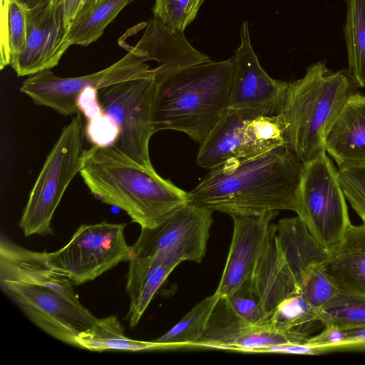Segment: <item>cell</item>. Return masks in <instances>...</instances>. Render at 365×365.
<instances>
[{"label": "cell", "instance_id": "obj_1", "mask_svg": "<svg viewBox=\"0 0 365 365\" xmlns=\"http://www.w3.org/2000/svg\"><path fill=\"white\" fill-rule=\"evenodd\" d=\"M72 282L54 267L46 252L24 248L1 236L0 287L36 327L76 346L96 318L80 302Z\"/></svg>", "mask_w": 365, "mask_h": 365}, {"label": "cell", "instance_id": "obj_2", "mask_svg": "<svg viewBox=\"0 0 365 365\" xmlns=\"http://www.w3.org/2000/svg\"><path fill=\"white\" fill-rule=\"evenodd\" d=\"M304 163L283 145L259 155L233 158L210 170L189 202L229 215L297 212Z\"/></svg>", "mask_w": 365, "mask_h": 365}, {"label": "cell", "instance_id": "obj_3", "mask_svg": "<svg viewBox=\"0 0 365 365\" xmlns=\"http://www.w3.org/2000/svg\"><path fill=\"white\" fill-rule=\"evenodd\" d=\"M91 194L127 213L141 229L161 223L189 202L188 192L123 153L115 145L83 150L79 172Z\"/></svg>", "mask_w": 365, "mask_h": 365}, {"label": "cell", "instance_id": "obj_4", "mask_svg": "<svg viewBox=\"0 0 365 365\" xmlns=\"http://www.w3.org/2000/svg\"><path fill=\"white\" fill-rule=\"evenodd\" d=\"M233 58L185 68L157 83L155 133L173 130L201 143L228 108Z\"/></svg>", "mask_w": 365, "mask_h": 365}, {"label": "cell", "instance_id": "obj_5", "mask_svg": "<svg viewBox=\"0 0 365 365\" xmlns=\"http://www.w3.org/2000/svg\"><path fill=\"white\" fill-rule=\"evenodd\" d=\"M356 88L349 73L332 72L322 61L288 83L279 113L287 124L286 145L303 163L326 150V137Z\"/></svg>", "mask_w": 365, "mask_h": 365}, {"label": "cell", "instance_id": "obj_6", "mask_svg": "<svg viewBox=\"0 0 365 365\" xmlns=\"http://www.w3.org/2000/svg\"><path fill=\"white\" fill-rule=\"evenodd\" d=\"M83 134L78 112L63 128L30 192L19 222L24 236L53 233V215L71 182L80 172Z\"/></svg>", "mask_w": 365, "mask_h": 365}, {"label": "cell", "instance_id": "obj_7", "mask_svg": "<svg viewBox=\"0 0 365 365\" xmlns=\"http://www.w3.org/2000/svg\"><path fill=\"white\" fill-rule=\"evenodd\" d=\"M314 238L329 252L352 225L336 168L326 150L304 163L296 212Z\"/></svg>", "mask_w": 365, "mask_h": 365}, {"label": "cell", "instance_id": "obj_8", "mask_svg": "<svg viewBox=\"0 0 365 365\" xmlns=\"http://www.w3.org/2000/svg\"><path fill=\"white\" fill-rule=\"evenodd\" d=\"M157 90L154 77L126 80L98 89L103 112L118 125L115 145L125 155L149 170H155L149 143L155 134L153 112Z\"/></svg>", "mask_w": 365, "mask_h": 365}, {"label": "cell", "instance_id": "obj_9", "mask_svg": "<svg viewBox=\"0 0 365 365\" xmlns=\"http://www.w3.org/2000/svg\"><path fill=\"white\" fill-rule=\"evenodd\" d=\"M118 43L128 51L126 55L108 67L78 77H59L51 70L43 71L26 78L20 91L38 106L52 108L63 115L78 113L76 101L81 92L88 87L100 89L120 81L154 77L153 68L144 56L127 41L119 38Z\"/></svg>", "mask_w": 365, "mask_h": 365}, {"label": "cell", "instance_id": "obj_10", "mask_svg": "<svg viewBox=\"0 0 365 365\" xmlns=\"http://www.w3.org/2000/svg\"><path fill=\"white\" fill-rule=\"evenodd\" d=\"M125 223L83 224L61 249L46 252L51 264L74 285L93 281L122 262H129L131 246Z\"/></svg>", "mask_w": 365, "mask_h": 365}, {"label": "cell", "instance_id": "obj_11", "mask_svg": "<svg viewBox=\"0 0 365 365\" xmlns=\"http://www.w3.org/2000/svg\"><path fill=\"white\" fill-rule=\"evenodd\" d=\"M212 213L207 208L186 202L158 225L141 229L131 245L130 259L169 253L179 256L183 262H201L206 253Z\"/></svg>", "mask_w": 365, "mask_h": 365}, {"label": "cell", "instance_id": "obj_12", "mask_svg": "<svg viewBox=\"0 0 365 365\" xmlns=\"http://www.w3.org/2000/svg\"><path fill=\"white\" fill-rule=\"evenodd\" d=\"M233 58L228 108L255 110L264 115L279 112L288 83L270 77L261 66L251 44L248 24L240 31Z\"/></svg>", "mask_w": 365, "mask_h": 365}, {"label": "cell", "instance_id": "obj_13", "mask_svg": "<svg viewBox=\"0 0 365 365\" xmlns=\"http://www.w3.org/2000/svg\"><path fill=\"white\" fill-rule=\"evenodd\" d=\"M68 34L61 1L29 9L26 48L9 66L19 77L51 70L72 46Z\"/></svg>", "mask_w": 365, "mask_h": 365}, {"label": "cell", "instance_id": "obj_14", "mask_svg": "<svg viewBox=\"0 0 365 365\" xmlns=\"http://www.w3.org/2000/svg\"><path fill=\"white\" fill-rule=\"evenodd\" d=\"M278 211L233 215V233L227 258L215 292L227 297L252 277L268 242Z\"/></svg>", "mask_w": 365, "mask_h": 365}, {"label": "cell", "instance_id": "obj_15", "mask_svg": "<svg viewBox=\"0 0 365 365\" xmlns=\"http://www.w3.org/2000/svg\"><path fill=\"white\" fill-rule=\"evenodd\" d=\"M142 24L145 29L142 36L135 45H130L144 55L146 62L156 63L153 69L156 83L185 68L211 61L189 43L183 32L170 29L158 19L153 17Z\"/></svg>", "mask_w": 365, "mask_h": 365}, {"label": "cell", "instance_id": "obj_16", "mask_svg": "<svg viewBox=\"0 0 365 365\" xmlns=\"http://www.w3.org/2000/svg\"><path fill=\"white\" fill-rule=\"evenodd\" d=\"M325 150L339 168L365 165V96L346 102L325 139Z\"/></svg>", "mask_w": 365, "mask_h": 365}, {"label": "cell", "instance_id": "obj_17", "mask_svg": "<svg viewBox=\"0 0 365 365\" xmlns=\"http://www.w3.org/2000/svg\"><path fill=\"white\" fill-rule=\"evenodd\" d=\"M183 260L178 255L157 253L129 261L126 291L130 303L127 319L135 327L161 285Z\"/></svg>", "mask_w": 365, "mask_h": 365}, {"label": "cell", "instance_id": "obj_18", "mask_svg": "<svg viewBox=\"0 0 365 365\" xmlns=\"http://www.w3.org/2000/svg\"><path fill=\"white\" fill-rule=\"evenodd\" d=\"M322 269L339 292L365 295V223L350 226Z\"/></svg>", "mask_w": 365, "mask_h": 365}, {"label": "cell", "instance_id": "obj_19", "mask_svg": "<svg viewBox=\"0 0 365 365\" xmlns=\"http://www.w3.org/2000/svg\"><path fill=\"white\" fill-rule=\"evenodd\" d=\"M279 250L299 288L306 274L317 266H322L329 251L311 235L298 217L284 218L273 225Z\"/></svg>", "mask_w": 365, "mask_h": 365}, {"label": "cell", "instance_id": "obj_20", "mask_svg": "<svg viewBox=\"0 0 365 365\" xmlns=\"http://www.w3.org/2000/svg\"><path fill=\"white\" fill-rule=\"evenodd\" d=\"M273 225L266 247L251 277L253 289L267 322L271 313L282 300L299 291L275 241Z\"/></svg>", "mask_w": 365, "mask_h": 365}, {"label": "cell", "instance_id": "obj_21", "mask_svg": "<svg viewBox=\"0 0 365 365\" xmlns=\"http://www.w3.org/2000/svg\"><path fill=\"white\" fill-rule=\"evenodd\" d=\"M260 115H264L255 110L227 108L200 144L196 158L197 165L210 170L238 158L245 123Z\"/></svg>", "mask_w": 365, "mask_h": 365}, {"label": "cell", "instance_id": "obj_22", "mask_svg": "<svg viewBox=\"0 0 365 365\" xmlns=\"http://www.w3.org/2000/svg\"><path fill=\"white\" fill-rule=\"evenodd\" d=\"M77 347L91 351L111 350L148 351L165 350L167 347L155 341H138L125 336L124 328L117 316L98 319L89 329L76 339Z\"/></svg>", "mask_w": 365, "mask_h": 365}, {"label": "cell", "instance_id": "obj_23", "mask_svg": "<svg viewBox=\"0 0 365 365\" xmlns=\"http://www.w3.org/2000/svg\"><path fill=\"white\" fill-rule=\"evenodd\" d=\"M319 315L298 291L277 306L269 317L267 327L295 338L307 339L322 325Z\"/></svg>", "mask_w": 365, "mask_h": 365}, {"label": "cell", "instance_id": "obj_24", "mask_svg": "<svg viewBox=\"0 0 365 365\" xmlns=\"http://www.w3.org/2000/svg\"><path fill=\"white\" fill-rule=\"evenodd\" d=\"M286 128L287 124L280 113L247 120L237 158L255 157L285 145Z\"/></svg>", "mask_w": 365, "mask_h": 365}, {"label": "cell", "instance_id": "obj_25", "mask_svg": "<svg viewBox=\"0 0 365 365\" xmlns=\"http://www.w3.org/2000/svg\"><path fill=\"white\" fill-rule=\"evenodd\" d=\"M346 8L348 73L357 87L365 88V0H346Z\"/></svg>", "mask_w": 365, "mask_h": 365}, {"label": "cell", "instance_id": "obj_26", "mask_svg": "<svg viewBox=\"0 0 365 365\" xmlns=\"http://www.w3.org/2000/svg\"><path fill=\"white\" fill-rule=\"evenodd\" d=\"M219 298L216 292L207 297L170 330L153 341L164 344L168 349L196 346L205 334L210 314Z\"/></svg>", "mask_w": 365, "mask_h": 365}, {"label": "cell", "instance_id": "obj_27", "mask_svg": "<svg viewBox=\"0 0 365 365\" xmlns=\"http://www.w3.org/2000/svg\"><path fill=\"white\" fill-rule=\"evenodd\" d=\"M220 297L208 320L205 334L196 346L228 350L232 342L249 327Z\"/></svg>", "mask_w": 365, "mask_h": 365}, {"label": "cell", "instance_id": "obj_28", "mask_svg": "<svg viewBox=\"0 0 365 365\" xmlns=\"http://www.w3.org/2000/svg\"><path fill=\"white\" fill-rule=\"evenodd\" d=\"M134 0H98L89 13L68 30L72 45L88 46L97 41L118 14Z\"/></svg>", "mask_w": 365, "mask_h": 365}, {"label": "cell", "instance_id": "obj_29", "mask_svg": "<svg viewBox=\"0 0 365 365\" xmlns=\"http://www.w3.org/2000/svg\"><path fill=\"white\" fill-rule=\"evenodd\" d=\"M324 327L332 324L342 329L365 326V295L338 292L319 315Z\"/></svg>", "mask_w": 365, "mask_h": 365}, {"label": "cell", "instance_id": "obj_30", "mask_svg": "<svg viewBox=\"0 0 365 365\" xmlns=\"http://www.w3.org/2000/svg\"><path fill=\"white\" fill-rule=\"evenodd\" d=\"M204 0H155L154 17L172 30L184 32Z\"/></svg>", "mask_w": 365, "mask_h": 365}, {"label": "cell", "instance_id": "obj_31", "mask_svg": "<svg viewBox=\"0 0 365 365\" xmlns=\"http://www.w3.org/2000/svg\"><path fill=\"white\" fill-rule=\"evenodd\" d=\"M307 339L295 338L267 327L250 326L232 342L228 350L259 353L268 346L287 343H305Z\"/></svg>", "mask_w": 365, "mask_h": 365}, {"label": "cell", "instance_id": "obj_32", "mask_svg": "<svg viewBox=\"0 0 365 365\" xmlns=\"http://www.w3.org/2000/svg\"><path fill=\"white\" fill-rule=\"evenodd\" d=\"M222 297H225L235 312L249 324L267 327V318L253 289L251 277L231 294Z\"/></svg>", "mask_w": 365, "mask_h": 365}, {"label": "cell", "instance_id": "obj_33", "mask_svg": "<svg viewBox=\"0 0 365 365\" xmlns=\"http://www.w3.org/2000/svg\"><path fill=\"white\" fill-rule=\"evenodd\" d=\"M299 290L319 313L339 292L323 271L322 266L314 267L306 274L299 284Z\"/></svg>", "mask_w": 365, "mask_h": 365}, {"label": "cell", "instance_id": "obj_34", "mask_svg": "<svg viewBox=\"0 0 365 365\" xmlns=\"http://www.w3.org/2000/svg\"><path fill=\"white\" fill-rule=\"evenodd\" d=\"M338 178L351 208L365 223V165L339 168Z\"/></svg>", "mask_w": 365, "mask_h": 365}, {"label": "cell", "instance_id": "obj_35", "mask_svg": "<svg viewBox=\"0 0 365 365\" xmlns=\"http://www.w3.org/2000/svg\"><path fill=\"white\" fill-rule=\"evenodd\" d=\"M28 9L20 0H9L8 38L10 61L19 56L26 48Z\"/></svg>", "mask_w": 365, "mask_h": 365}, {"label": "cell", "instance_id": "obj_36", "mask_svg": "<svg viewBox=\"0 0 365 365\" xmlns=\"http://www.w3.org/2000/svg\"><path fill=\"white\" fill-rule=\"evenodd\" d=\"M87 121L86 134L93 145L110 147L117 143L120 130L117 123L110 115L103 113Z\"/></svg>", "mask_w": 365, "mask_h": 365}, {"label": "cell", "instance_id": "obj_37", "mask_svg": "<svg viewBox=\"0 0 365 365\" xmlns=\"http://www.w3.org/2000/svg\"><path fill=\"white\" fill-rule=\"evenodd\" d=\"M345 338L344 329L329 324L318 335L309 337L307 343L314 347L316 355H320L328 353L329 348L341 344Z\"/></svg>", "mask_w": 365, "mask_h": 365}, {"label": "cell", "instance_id": "obj_38", "mask_svg": "<svg viewBox=\"0 0 365 365\" xmlns=\"http://www.w3.org/2000/svg\"><path fill=\"white\" fill-rule=\"evenodd\" d=\"M98 0H61L66 28H70L83 19Z\"/></svg>", "mask_w": 365, "mask_h": 365}, {"label": "cell", "instance_id": "obj_39", "mask_svg": "<svg viewBox=\"0 0 365 365\" xmlns=\"http://www.w3.org/2000/svg\"><path fill=\"white\" fill-rule=\"evenodd\" d=\"M76 105L78 111L84 115L87 120L104 113L98 98V89L95 87L83 90L77 98Z\"/></svg>", "mask_w": 365, "mask_h": 365}, {"label": "cell", "instance_id": "obj_40", "mask_svg": "<svg viewBox=\"0 0 365 365\" xmlns=\"http://www.w3.org/2000/svg\"><path fill=\"white\" fill-rule=\"evenodd\" d=\"M9 0H1L0 21V68L2 70L10 63L8 38V12Z\"/></svg>", "mask_w": 365, "mask_h": 365}, {"label": "cell", "instance_id": "obj_41", "mask_svg": "<svg viewBox=\"0 0 365 365\" xmlns=\"http://www.w3.org/2000/svg\"><path fill=\"white\" fill-rule=\"evenodd\" d=\"M345 330V340H365V326L350 328Z\"/></svg>", "mask_w": 365, "mask_h": 365}, {"label": "cell", "instance_id": "obj_42", "mask_svg": "<svg viewBox=\"0 0 365 365\" xmlns=\"http://www.w3.org/2000/svg\"><path fill=\"white\" fill-rule=\"evenodd\" d=\"M29 9L61 1V0H20Z\"/></svg>", "mask_w": 365, "mask_h": 365}]
</instances>
